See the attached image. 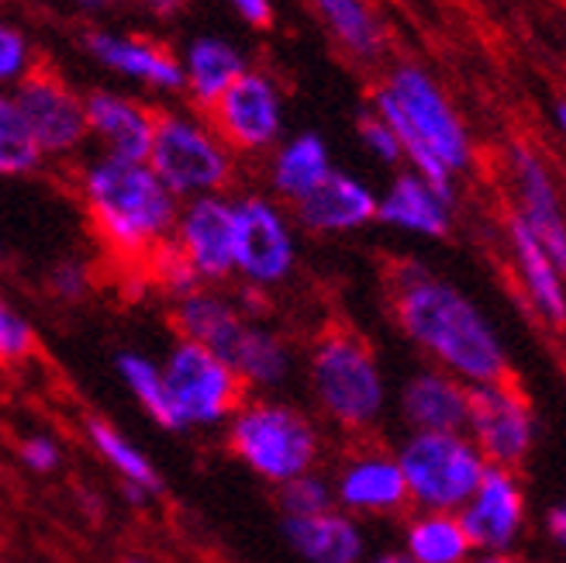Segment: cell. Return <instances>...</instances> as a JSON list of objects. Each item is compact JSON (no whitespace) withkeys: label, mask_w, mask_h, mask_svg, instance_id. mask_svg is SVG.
<instances>
[{"label":"cell","mask_w":566,"mask_h":563,"mask_svg":"<svg viewBox=\"0 0 566 563\" xmlns=\"http://www.w3.org/2000/svg\"><path fill=\"white\" fill-rule=\"evenodd\" d=\"M553 118H556V128H559V132H563V138H566V101H556Z\"/></svg>","instance_id":"b9f144b4"},{"label":"cell","mask_w":566,"mask_h":563,"mask_svg":"<svg viewBox=\"0 0 566 563\" xmlns=\"http://www.w3.org/2000/svg\"><path fill=\"white\" fill-rule=\"evenodd\" d=\"M146 163L177 197L221 194L235 180V153L211 132L201 115L156 111V132Z\"/></svg>","instance_id":"5b68a950"},{"label":"cell","mask_w":566,"mask_h":563,"mask_svg":"<svg viewBox=\"0 0 566 563\" xmlns=\"http://www.w3.org/2000/svg\"><path fill=\"white\" fill-rule=\"evenodd\" d=\"M467 426L494 467H518L532 449V411L515 387H467Z\"/></svg>","instance_id":"7c38bea8"},{"label":"cell","mask_w":566,"mask_h":563,"mask_svg":"<svg viewBox=\"0 0 566 563\" xmlns=\"http://www.w3.org/2000/svg\"><path fill=\"white\" fill-rule=\"evenodd\" d=\"M480 563H515V560H507V556H488V560H480Z\"/></svg>","instance_id":"ee69618b"},{"label":"cell","mask_w":566,"mask_h":563,"mask_svg":"<svg viewBox=\"0 0 566 563\" xmlns=\"http://www.w3.org/2000/svg\"><path fill=\"white\" fill-rule=\"evenodd\" d=\"M280 509L291 519H307V515H322L328 512V491L318 477H291L280 488Z\"/></svg>","instance_id":"836d02e7"},{"label":"cell","mask_w":566,"mask_h":563,"mask_svg":"<svg viewBox=\"0 0 566 563\" xmlns=\"http://www.w3.org/2000/svg\"><path fill=\"white\" fill-rule=\"evenodd\" d=\"M42 149L35 146L32 128L21 118L11 91H0V177H24L42 166Z\"/></svg>","instance_id":"f1b7e54d"},{"label":"cell","mask_w":566,"mask_h":563,"mask_svg":"<svg viewBox=\"0 0 566 563\" xmlns=\"http://www.w3.org/2000/svg\"><path fill=\"white\" fill-rule=\"evenodd\" d=\"M118 363H122L125 380H128L132 390L138 394V402L149 408V415L159 421L163 429H184V426H187L184 415H180L177 405H174V398H169L163 374L153 367L149 359H142V356H122Z\"/></svg>","instance_id":"f546056e"},{"label":"cell","mask_w":566,"mask_h":563,"mask_svg":"<svg viewBox=\"0 0 566 563\" xmlns=\"http://www.w3.org/2000/svg\"><path fill=\"white\" fill-rule=\"evenodd\" d=\"M39 55L35 45L14 21L0 18V91L18 87V83L35 70Z\"/></svg>","instance_id":"1f68e13d"},{"label":"cell","mask_w":566,"mask_h":563,"mask_svg":"<svg viewBox=\"0 0 566 563\" xmlns=\"http://www.w3.org/2000/svg\"><path fill=\"white\" fill-rule=\"evenodd\" d=\"M122 0H76V8H83V11H111V8H118Z\"/></svg>","instance_id":"60d3db41"},{"label":"cell","mask_w":566,"mask_h":563,"mask_svg":"<svg viewBox=\"0 0 566 563\" xmlns=\"http://www.w3.org/2000/svg\"><path fill=\"white\" fill-rule=\"evenodd\" d=\"M21 453H24V463H28V467H35V470H52L55 463H60V453H55V446L45 442V439L24 442V446H21Z\"/></svg>","instance_id":"74e56055"},{"label":"cell","mask_w":566,"mask_h":563,"mask_svg":"<svg viewBox=\"0 0 566 563\" xmlns=\"http://www.w3.org/2000/svg\"><path fill=\"white\" fill-rule=\"evenodd\" d=\"M201 118L235 156H260L276 146L283 128V101L276 80L263 70H245Z\"/></svg>","instance_id":"30bf717a"},{"label":"cell","mask_w":566,"mask_h":563,"mask_svg":"<svg viewBox=\"0 0 566 563\" xmlns=\"http://www.w3.org/2000/svg\"><path fill=\"white\" fill-rule=\"evenodd\" d=\"M377 563H415L411 556H398V553H390V556H380Z\"/></svg>","instance_id":"7bdbcfd3"},{"label":"cell","mask_w":566,"mask_h":563,"mask_svg":"<svg viewBox=\"0 0 566 563\" xmlns=\"http://www.w3.org/2000/svg\"><path fill=\"white\" fill-rule=\"evenodd\" d=\"M91 436H94V442L101 446V453L115 463L128 481H135L138 488H146V491H156L159 488V477H156V470L146 463V457H138L135 449L107 426V421H101V418H91Z\"/></svg>","instance_id":"4dcf8cb0"},{"label":"cell","mask_w":566,"mask_h":563,"mask_svg":"<svg viewBox=\"0 0 566 563\" xmlns=\"http://www.w3.org/2000/svg\"><path fill=\"white\" fill-rule=\"evenodd\" d=\"M76 190L104 257L146 288L156 252L174 239L177 229V194H169L149 163L107 153L80 166Z\"/></svg>","instance_id":"6da1fadb"},{"label":"cell","mask_w":566,"mask_h":563,"mask_svg":"<svg viewBox=\"0 0 566 563\" xmlns=\"http://www.w3.org/2000/svg\"><path fill=\"white\" fill-rule=\"evenodd\" d=\"M229 4L239 11V18L252 28H260V32H270L276 14H273V0H229Z\"/></svg>","instance_id":"8d00e7d4"},{"label":"cell","mask_w":566,"mask_h":563,"mask_svg":"<svg viewBox=\"0 0 566 563\" xmlns=\"http://www.w3.org/2000/svg\"><path fill=\"white\" fill-rule=\"evenodd\" d=\"M11 97L28 128H32V138L42 156H73L91 138L83 94H76L70 80L52 63L39 60L35 70L11 91Z\"/></svg>","instance_id":"9c48e42d"},{"label":"cell","mask_w":566,"mask_h":563,"mask_svg":"<svg viewBox=\"0 0 566 563\" xmlns=\"http://www.w3.org/2000/svg\"><path fill=\"white\" fill-rule=\"evenodd\" d=\"M311 384L332 418L349 429L374 421L384 402V384L370 343L349 325H328L311 353Z\"/></svg>","instance_id":"8992f818"},{"label":"cell","mask_w":566,"mask_h":563,"mask_svg":"<svg viewBox=\"0 0 566 563\" xmlns=\"http://www.w3.org/2000/svg\"><path fill=\"white\" fill-rule=\"evenodd\" d=\"M512 174L518 187V218L525 221V229L535 236L546 249V257L559 273H566V218L559 208V194L556 184L546 170V163L535 156L528 146L512 149Z\"/></svg>","instance_id":"9a60e30c"},{"label":"cell","mask_w":566,"mask_h":563,"mask_svg":"<svg viewBox=\"0 0 566 563\" xmlns=\"http://www.w3.org/2000/svg\"><path fill=\"white\" fill-rule=\"evenodd\" d=\"M135 4H142V8L159 14V18H174V14H180L190 4V0H135Z\"/></svg>","instance_id":"f35d334b"},{"label":"cell","mask_w":566,"mask_h":563,"mask_svg":"<svg viewBox=\"0 0 566 563\" xmlns=\"http://www.w3.org/2000/svg\"><path fill=\"white\" fill-rule=\"evenodd\" d=\"M332 174V159L322 143V135L301 132L287 146H280L270 159V184L287 201H301L304 194L315 190Z\"/></svg>","instance_id":"484cf974"},{"label":"cell","mask_w":566,"mask_h":563,"mask_svg":"<svg viewBox=\"0 0 566 563\" xmlns=\"http://www.w3.org/2000/svg\"><path fill=\"white\" fill-rule=\"evenodd\" d=\"M287 536L311 563H356L363 550L353 522L328 512L307 519H287Z\"/></svg>","instance_id":"4316f807"},{"label":"cell","mask_w":566,"mask_h":563,"mask_svg":"<svg viewBox=\"0 0 566 563\" xmlns=\"http://www.w3.org/2000/svg\"><path fill=\"white\" fill-rule=\"evenodd\" d=\"M87 270L83 267H73V263H63L60 270L52 273V291L60 298H83V291H87Z\"/></svg>","instance_id":"d590c367"},{"label":"cell","mask_w":566,"mask_h":563,"mask_svg":"<svg viewBox=\"0 0 566 563\" xmlns=\"http://www.w3.org/2000/svg\"><path fill=\"white\" fill-rule=\"evenodd\" d=\"M359 135H363L366 149H370L377 159H384V163H401L405 159L398 135L390 132V125L377 115V111H370V115L359 118Z\"/></svg>","instance_id":"e575fe53"},{"label":"cell","mask_w":566,"mask_h":563,"mask_svg":"<svg viewBox=\"0 0 566 563\" xmlns=\"http://www.w3.org/2000/svg\"><path fill=\"white\" fill-rule=\"evenodd\" d=\"M507 236H512V249H515V260L522 270L525 288L539 307V315L563 329L566 325V291H563V273L553 267V260L546 257V249L535 242V236L525 229V221L515 215L507 221Z\"/></svg>","instance_id":"cb8c5ba5"},{"label":"cell","mask_w":566,"mask_h":563,"mask_svg":"<svg viewBox=\"0 0 566 563\" xmlns=\"http://www.w3.org/2000/svg\"><path fill=\"white\" fill-rule=\"evenodd\" d=\"M522 491L515 488L512 473L504 467H484L480 484L473 491V504L460 515V525L467 532L470 546L484 550H504L515 540L522 525Z\"/></svg>","instance_id":"ac0fdd59"},{"label":"cell","mask_w":566,"mask_h":563,"mask_svg":"<svg viewBox=\"0 0 566 563\" xmlns=\"http://www.w3.org/2000/svg\"><path fill=\"white\" fill-rule=\"evenodd\" d=\"M338 494L363 512H394L411 498L401 467L384 453H359L338 477Z\"/></svg>","instance_id":"44dd1931"},{"label":"cell","mask_w":566,"mask_h":563,"mask_svg":"<svg viewBox=\"0 0 566 563\" xmlns=\"http://www.w3.org/2000/svg\"><path fill=\"white\" fill-rule=\"evenodd\" d=\"M401 408L421 432H457L467 426V387L442 374H421L405 387Z\"/></svg>","instance_id":"603a6c76"},{"label":"cell","mask_w":566,"mask_h":563,"mask_svg":"<svg viewBox=\"0 0 566 563\" xmlns=\"http://www.w3.org/2000/svg\"><path fill=\"white\" fill-rule=\"evenodd\" d=\"M311 8H315V14L325 21L332 39L343 45L353 60L377 63L384 55L387 35H384L380 18L370 8V0H311Z\"/></svg>","instance_id":"d4e9b609"},{"label":"cell","mask_w":566,"mask_h":563,"mask_svg":"<svg viewBox=\"0 0 566 563\" xmlns=\"http://www.w3.org/2000/svg\"><path fill=\"white\" fill-rule=\"evenodd\" d=\"M374 111L384 122L405 125L452 177L470 166L473 146L467 125L442 94L436 76L429 70H421L418 63H398L387 73L384 87L374 94Z\"/></svg>","instance_id":"3957f363"},{"label":"cell","mask_w":566,"mask_h":563,"mask_svg":"<svg viewBox=\"0 0 566 563\" xmlns=\"http://www.w3.org/2000/svg\"><path fill=\"white\" fill-rule=\"evenodd\" d=\"M184 421H218L245 408L252 380L197 343H180L163 374Z\"/></svg>","instance_id":"8fae6325"},{"label":"cell","mask_w":566,"mask_h":563,"mask_svg":"<svg viewBox=\"0 0 566 563\" xmlns=\"http://www.w3.org/2000/svg\"><path fill=\"white\" fill-rule=\"evenodd\" d=\"M387 294L394 322L446 367L488 387H515L512 363L494 329L452 284L415 260H401L387 270Z\"/></svg>","instance_id":"7a4b0ae2"},{"label":"cell","mask_w":566,"mask_h":563,"mask_svg":"<svg viewBox=\"0 0 566 563\" xmlns=\"http://www.w3.org/2000/svg\"><path fill=\"white\" fill-rule=\"evenodd\" d=\"M294 215L311 232H349L377 218V197L366 184L332 170L315 190L294 201Z\"/></svg>","instance_id":"d6986e66"},{"label":"cell","mask_w":566,"mask_h":563,"mask_svg":"<svg viewBox=\"0 0 566 563\" xmlns=\"http://www.w3.org/2000/svg\"><path fill=\"white\" fill-rule=\"evenodd\" d=\"M398 467L408 494L429 509H457L470 501L484 473L480 449L457 432H418L405 446Z\"/></svg>","instance_id":"ba28073f"},{"label":"cell","mask_w":566,"mask_h":563,"mask_svg":"<svg viewBox=\"0 0 566 563\" xmlns=\"http://www.w3.org/2000/svg\"><path fill=\"white\" fill-rule=\"evenodd\" d=\"M408 550L415 563H467L470 540L452 515H429L418 519L408 532Z\"/></svg>","instance_id":"83f0119b"},{"label":"cell","mask_w":566,"mask_h":563,"mask_svg":"<svg viewBox=\"0 0 566 563\" xmlns=\"http://www.w3.org/2000/svg\"><path fill=\"white\" fill-rule=\"evenodd\" d=\"M180 66H184V91L190 94L197 111H208L249 70L245 55L224 39L190 42Z\"/></svg>","instance_id":"ffe728a7"},{"label":"cell","mask_w":566,"mask_h":563,"mask_svg":"<svg viewBox=\"0 0 566 563\" xmlns=\"http://www.w3.org/2000/svg\"><path fill=\"white\" fill-rule=\"evenodd\" d=\"M174 242L197 280H224L235 270V208L218 194L193 197L177 218Z\"/></svg>","instance_id":"4fadbf2b"},{"label":"cell","mask_w":566,"mask_h":563,"mask_svg":"<svg viewBox=\"0 0 566 563\" xmlns=\"http://www.w3.org/2000/svg\"><path fill=\"white\" fill-rule=\"evenodd\" d=\"M229 449L266 481L301 477L318 457V436L311 421L283 405H245L229 432Z\"/></svg>","instance_id":"52a82bcc"},{"label":"cell","mask_w":566,"mask_h":563,"mask_svg":"<svg viewBox=\"0 0 566 563\" xmlns=\"http://www.w3.org/2000/svg\"><path fill=\"white\" fill-rule=\"evenodd\" d=\"M169 325L177 329L180 343H197L208 353H214L221 363H229L232 371H239L249 380H280L287 371L283 359V346L273 340L270 332L252 329L242 322L239 312H232L229 304L190 291L177 301V307L169 312Z\"/></svg>","instance_id":"277c9868"},{"label":"cell","mask_w":566,"mask_h":563,"mask_svg":"<svg viewBox=\"0 0 566 563\" xmlns=\"http://www.w3.org/2000/svg\"><path fill=\"white\" fill-rule=\"evenodd\" d=\"M83 107H87V128L107 156L146 163L156 132V111L149 104L118 91H91L83 94Z\"/></svg>","instance_id":"e0dca14e"},{"label":"cell","mask_w":566,"mask_h":563,"mask_svg":"<svg viewBox=\"0 0 566 563\" xmlns=\"http://www.w3.org/2000/svg\"><path fill=\"white\" fill-rule=\"evenodd\" d=\"M235 208V270H242L256 284L283 280L294 267V239L283 215L263 201L245 197Z\"/></svg>","instance_id":"5bb4252c"},{"label":"cell","mask_w":566,"mask_h":563,"mask_svg":"<svg viewBox=\"0 0 566 563\" xmlns=\"http://www.w3.org/2000/svg\"><path fill=\"white\" fill-rule=\"evenodd\" d=\"M546 525H549V536L566 550V501H563V504H556V509L549 512Z\"/></svg>","instance_id":"ab89813d"},{"label":"cell","mask_w":566,"mask_h":563,"mask_svg":"<svg viewBox=\"0 0 566 563\" xmlns=\"http://www.w3.org/2000/svg\"><path fill=\"white\" fill-rule=\"evenodd\" d=\"M35 350H39V340L32 325H28L8 301H0V367L28 363Z\"/></svg>","instance_id":"d6a6232c"},{"label":"cell","mask_w":566,"mask_h":563,"mask_svg":"<svg viewBox=\"0 0 566 563\" xmlns=\"http://www.w3.org/2000/svg\"><path fill=\"white\" fill-rule=\"evenodd\" d=\"M83 49L94 63L128 80H142L156 91H184V66L163 42L149 35H115V32H87Z\"/></svg>","instance_id":"2e32d148"},{"label":"cell","mask_w":566,"mask_h":563,"mask_svg":"<svg viewBox=\"0 0 566 563\" xmlns=\"http://www.w3.org/2000/svg\"><path fill=\"white\" fill-rule=\"evenodd\" d=\"M377 218L418 236H449V205L418 174H401L390 184L387 197L377 201Z\"/></svg>","instance_id":"7402d4cb"}]
</instances>
